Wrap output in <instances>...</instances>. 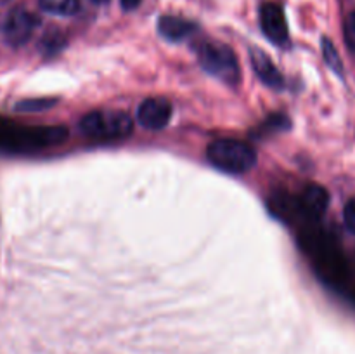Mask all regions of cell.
<instances>
[{"label":"cell","instance_id":"1","mask_svg":"<svg viewBox=\"0 0 355 354\" xmlns=\"http://www.w3.org/2000/svg\"><path fill=\"white\" fill-rule=\"evenodd\" d=\"M196 56L201 68L227 85H238L241 80L238 56L231 47L220 42L205 40L196 45Z\"/></svg>","mask_w":355,"mask_h":354},{"label":"cell","instance_id":"2","mask_svg":"<svg viewBox=\"0 0 355 354\" xmlns=\"http://www.w3.org/2000/svg\"><path fill=\"white\" fill-rule=\"evenodd\" d=\"M80 130L96 141H116L132 134L134 121L123 111L96 110L80 120Z\"/></svg>","mask_w":355,"mask_h":354},{"label":"cell","instance_id":"3","mask_svg":"<svg viewBox=\"0 0 355 354\" xmlns=\"http://www.w3.org/2000/svg\"><path fill=\"white\" fill-rule=\"evenodd\" d=\"M207 155L211 165L227 174H245L257 163L255 149L238 139H217L208 146Z\"/></svg>","mask_w":355,"mask_h":354},{"label":"cell","instance_id":"4","mask_svg":"<svg viewBox=\"0 0 355 354\" xmlns=\"http://www.w3.org/2000/svg\"><path fill=\"white\" fill-rule=\"evenodd\" d=\"M260 28L272 44L286 47L290 44V30H288L286 16L279 3L267 2L260 6Z\"/></svg>","mask_w":355,"mask_h":354},{"label":"cell","instance_id":"5","mask_svg":"<svg viewBox=\"0 0 355 354\" xmlns=\"http://www.w3.org/2000/svg\"><path fill=\"white\" fill-rule=\"evenodd\" d=\"M38 17L26 9H14L3 23V37L7 44L19 47L31 38L38 26Z\"/></svg>","mask_w":355,"mask_h":354},{"label":"cell","instance_id":"6","mask_svg":"<svg viewBox=\"0 0 355 354\" xmlns=\"http://www.w3.org/2000/svg\"><path fill=\"white\" fill-rule=\"evenodd\" d=\"M172 118V104L163 97H149L142 101L137 110V121L149 130H159L166 127Z\"/></svg>","mask_w":355,"mask_h":354},{"label":"cell","instance_id":"7","mask_svg":"<svg viewBox=\"0 0 355 354\" xmlns=\"http://www.w3.org/2000/svg\"><path fill=\"white\" fill-rule=\"evenodd\" d=\"M329 205V193L319 184H309L297 200V208L307 217L319 219Z\"/></svg>","mask_w":355,"mask_h":354},{"label":"cell","instance_id":"8","mask_svg":"<svg viewBox=\"0 0 355 354\" xmlns=\"http://www.w3.org/2000/svg\"><path fill=\"white\" fill-rule=\"evenodd\" d=\"M252 66L253 71L257 73V76L260 78V82L266 83L270 89H283L284 87V78L279 73V69L274 66V62L270 61L269 56L266 52L259 51V49H253L252 51Z\"/></svg>","mask_w":355,"mask_h":354},{"label":"cell","instance_id":"9","mask_svg":"<svg viewBox=\"0 0 355 354\" xmlns=\"http://www.w3.org/2000/svg\"><path fill=\"white\" fill-rule=\"evenodd\" d=\"M196 24L179 16H162L158 21V31L165 40L182 42L194 33Z\"/></svg>","mask_w":355,"mask_h":354},{"label":"cell","instance_id":"10","mask_svg":"<svg viewBox=\"0 0 355 354\" xmlns=\"http://www.w3.org/2000/svg\"><path fill=\"white\" fill-rule=\"evenodd\" d=\"M42 9L55 16H73L78 12L80 0H38Z\"/></svg>","mask_w":355,"mask_h":354},{"label":"cell","instance_id":"11","mask_svg":"<svg viewBox=\"0 0 355 354\" xmlns=\"http://www.w3.org/2000/svg\"><path fill=\"white\" fill-rule=\"evenodd\" d=\"M322 56H324L326 62H328V66L333 71L338 73V75H343L342 59H340L336 47L333 45V42L329 38H322Z\"/></svg>","mask_w":355,"mask_h":354},{"label":"cell","instance_id":"12","mask_svg":"<svg viewBox=\"0 0 355 354\" xmlns=\"http://www.w3.org/2000/svg\"><path fill=\"white\" fill-rule=\"evenodd\" d=\"M343 35H345V42L347 45H349V49L355 54V10L345 17V23H343Z\"/></svg>","mask_w":355,"mask_h":354},{"label":"cell","instance_id":"13","mask_svg":"<svg viewBox=\"0 0 355 354\" xmlns=\"http://www.w3.org/2000/svg\"><path fill=\"white\" fill-rule=\"evenodd\" d=\"M343 222H345V228L355 235V198L347 201L343 208Z\"/></svg>","mask_w":355,"mask_h":354},{"label":"cell","instance_id":"14","mask_svg":"<svg viewBox=\"0 0 355 354\" xmlns=\"http://www.w3.org/2000/svg\"><path fill=\"white\" fill-rule=\"evenodd\" d=\"M51 103L52 101H24V103L17 104V110H21V111L45 110V108H47Z\"/></svg>","mask_w":355,"mask_h":354},{"label":"cell","instance_id":"15","mask_svg":"<svg viewBox=\"0 0 355 354\" xmlns=\"http://www.w3.org/2000/svg\"><path fill=\"white\" fill-rule=\"evenodd\" d=\"M141 2H142V0H120L121 7H123L125 10H134V9H137V7L141 6Z\"/></svg>","mask_w":355,"mask_h":354},{"label":"cell","instance_id":"16","mask_svg":"<svg viewBox=\"0 0 355 354\" xmlns=\"http://www.w3.org/2000/svg\"><path fill=\"white\" fill-rule=\"evenodd\" d=\"M90 2H94V3H106V2H110V0H90Z\"/></svg>","mask_w":355,"mask_h":354},{"label":"cell","instance_id":"17","mask_svg":"<svg viewBox=\"0 0 355 354\" xmlns=\"http://www.w3.org/2000/svg\"><path fill=\"white\" fill-rule=\"evenodd\" d=\"M10 2V0H0V3H2V6H3V3H9Z\"/></svg>","mask_w":355,"mask_h":354}]
</instances>
